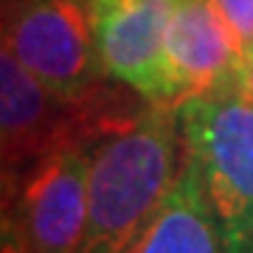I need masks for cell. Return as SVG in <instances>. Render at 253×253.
Instances as JSON below:
<instances>
[{"label": "cell", "instance_id": "1", "mask_svg": "<svg viewBox=\"0 0 253 253\" xmlns=\"http://www.w3.org/2000/svg\"><path fill=\"white\" fill-rule=\"evenodd\" d=\"M183 161L177 110L149 104L90 155L87 225L79 253H126L172 189Z\"/></svg>", "mask_w": 253, "mask_h": 253}, {"label": "cell", "instance_id": "4", "mask_svg": "<svg viewBox=\"0 0 253 253\" xmlns=\"http://www.w3.org/2000/svg\"><path fill=\"white\" fill-rule=\"evenodd\" d=\"M87 183V146H62L37 163L11 194H3V211L14 217L28 253H79Z\"/></svg>", "mask_w": 253, "mask_h": 253}, {"label": "cell", "instance_id": "3", "mask_svg": "<svg viewBox=\"0 0 253 253\" xmlns=\"http://www.w3.org/2000/svg\"><path fill=\"white\" fill-rule=\"evenodd\" d=\"M183 149L194 158L228 253L253 245V101L239 87L177 107Z\"/></svg>", "mask_w": 253, "mask_h": 253}, {"label": "cell", "instance_id": "2", "mask_svg": "<svg viewBox=\"0 0 253 253\" xmlns=\"http://www.w3.org/2000/svg\"><path fill=\"white\" fill-rule=\"evenodd\" d=\"M3 45L34 79L73 104H110L132 96L116 87L96 54L87 0H6ZM141 96V93H138Z\"/></svg>", "mask_w": 253, "mask_h": 253}, {"label": "cell", "instance_id": "11", "mask_svg": "<svg viewBox=\"0 0 253 253\" xmlns=\"http://www.w3.org/2000/svg\"><path fill=\"white\" fill-rule=\"evenodd\" d=\"M236 253H253V245L251 248H245V251H236Z\"/></svg>", "mask_w": 253, "mask_h": 253}, {"label": "cell", "instance_id": "9", "mask_svg": "<svg viewBox=\"0 0 253 253\" xmlns=\"http://www.w3.org/2000/svg\"><path fill=\"white\" fill-rule=\"evenodd\" d=\"M0 253H28L23 234L9 211H3V234H0Z\"/></svg>", "mask_w": 253, "mask_h": 253}, {"label": "cell", "instance_id": "10", "mask_svg": "<svg viewBox=\"0 0 253 253\" xmlns=\"http://www.w3.org/2000/svg\"><path fill=\"white\" fill-rule=\"evenodd\" d=\"M242 93L248 96V99L253 101V54H248V59H245V71H242Z\"/></svg>", "mask_w": 253, "mask_h": 253}, {"label": "cell", "instance_id": "6", "mask_svg": "<svg viewBox=\"0 0 253 253\" xmlns=\"http://www.w3.org/2000/svg\"><path fill=\"white\" fill-rule=\"evenodd\" d=\"M245 59L239 37L214 0L174 3L166 34V90L172 110L197 96L239 87Z\"/></svg>", "mask_w": 253, "mask_h": 253}, {"label": "cell", "instance_id": "8", "mask_svg": "<svg viewBox=\"0 0 253 253\" xmlns=\"http://www.w3.org/2000/svg\"><path fill=\"white\" fill-rule=\"evenodd\" d=\"M236 31L245 54H253V0H214Z\"/></svg>", "mask_w": 253, "mask_h": 253}, {"label": "cell", "instance_id": "7", "mask_svg": "<svg viewBox=\"0 0 253 253\" xmlns=\"http://www.w3.org/2000/svg\"><path fill=\"white\" fill-rule=\"evenodd\" d=\"M126 253H228L203 174L186 149L172 189Z\"/></svg>", "mask_w": 253, "mask_h": 253}, {"label": "cell", "instance_id": "5", "mask_svg": "<svg viewBox=\"0 0 253 253\" xmlns=\"http://www.w3.org/2000/svg\"><path fill=\"white\" fill-rule=\"evenodd\" d=\"M174 3L177 0H87L101 68L155 107H169L166 34Z\"/></svg>", "mask_w": 253, "mask_h": 253}]
</instances>
